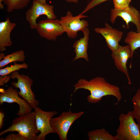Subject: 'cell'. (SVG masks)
<instances>
[{
    "mask_svg": "<svg viewBox=\"0 0 140 140\" xmlns=\"http://www.w3.org/2000/svg\"><path fill=\"white\" fill-rule=\"evenodd\" d=\"M133 54L128 45H120L116 50L112 51L111 56L117 69L124 74L128 81L129 84H131L129 78L127 63L128 59L132 57Z\"/></svg>",
    "mask_w": 140,
    "mask_h": 140,
    "instance_id": "7c38bea8",
    "label": "cell"
},
{
    "mask_svg": "<svg viewBox=\"0 0 140 140\" xmlns=\"http://www.w3.org/2000/svg\"><path fill=\"white\" fill-rule=\"evenodd\" d=\"M3 2V0H0V8L1 9H3L4 8V5L2 4V2Z\"/></svg>",
    "mask_w": 140,
    "mask_h": 140,
    "instance_id": "f1b7e54d",
    "label": "cell"
},
{
    "mask_svg": "<svg viewBox=\"0 0 140 140\" xmlns=\"http://www.w3.org/2000/svg\"><path fill=\"white\" fill-rule=\"evenodd\" d=\"M108 0H91L88 3L86 7L81 13L83 14L95 6Z\"/></svg>",
    "mask_w": 140,
    "mask_h": 140,
    "instance_id": "603a6c76",
    "label": "cell"
},
{
    "mask_svg": "<svg viewBox=\"0 0 140 140\" xmlns=\"http://www.w3.org/2000/svg\"><path fill=\"white\" fill-rule=\"evenodd\" d=\"M16 26L15 23L11 22L8 17L6 20L0 22V51L6 50V47L12 46V41L10 34Z\"/></svg>",
    "mask_w": 140,
    "mask_h": 140,
    "instance_id": "5bb4252c",
    "label": "cell"
},
{
    "mask_svg": "<svg viewBox=\"0 0 140 140\" xmlns=\"http://www.w3.org/2000/svg\"><path fill=\"white\" fill-rule=\"evenodd\" d=\"M0 55V60H1L3 59L5 56L4 54L3 53H1Z\"/></svg>",
    "mask_w": 140,
    "mask_h": 140,
    "instance_id": "f546056e",
    "label": "cell"
},
{
    "mask_svg": "<svg viewBox=\"0 0 140 140\" xmlns=\"http://www.w3.org/2000/svg\"><path fill=\"white\" fill-rule=\"evenodd\" d=\"M18 92L16 89L10 87L1 93L0 105H2L4 102L17 103L19 107L17 114L19 116L31 112L33 108L25 100L19 97Z\"/></svg>",
    "mask_w": 140,
    "mask_h": 140,
    "instance_id": "8fae6325",
    "label": "cell"
},
{
    "mask_svg": "<svg viewBox=\"0 0 140 140\" xmlns=\"http://www.w3.org/2000/svg\"><path fill=\"white\" fill-rule=\"evenodd\" d=\"M34 109L36 126L38 130L40 132L37 140H45L46 136L48 134L56 133L51 125L50 121L52 117L58 113L55 111H44L38 106Z\"/></svg>",
    "mask_w": 140,
    "mask_h": 140,
    "instance_id": "ba28073f",
    "label": "cell"
},
{
    "mask_svg": "<svg viewBox=\"0 0 140 140\" xmlns=\"http://www.w3.org/2000/svg\"><path fill=\"white\" fill-rule=\"evenodd\" d=\"M42 15H45L48 19H55L56 18L53 6L47 4H43L33 0L32 5L25 13L26 19L31 29H36L38 25L37 19Z\"/></svg>",
    "mask_w": 140,
    "mask_h": 140,
    "instance_id": "52a82bcc",
    "label": "cell"
},
{
    "mask_svg": "<svg viewBox=\"0 0 140 140\" xmlns=\"http://www.w3.org/2000/svg\"><path fill=\"white\" fill-rule=\"evenodd\" d=\"M11 79L10 76L8 75L5 76H0V85L3 86L9 82Z\"/></svg>",
    "mask_w": 140,
    "mask_h": 140,
    "instance_id": "d4e9b609",
    "label": "cell"
},
{
    "mask_svg": "<svg viewBox=\"0 0 140 140\" xmlns=\"http://www.w3.org/2000/svg\"><path fill=\"white\" fill-rule=\"evenodd\" d=\"M15 131L23 136L26 140H37V134L40 131L37 129L34 112L15 118L10 127L0 132V136L8 132Z\"/></svg>",
    "mask_w": 140,
    "mask_h": 140,
    "instance_id": "7a4b0ae2",
    "label": "cell"
},
{
    "mask_svg": "<svg viewBox=\"0 0 140 140\" xmlns=\"http://www.w3.org/2000/svg\"><path fill=\"white\" fill-rule=\"evenodd\" d=\"M74 87V93L81 89L89 90L90 94L87 96V100L92 103L99 102L103 96L108 95L114 96L118 102H120L122 98L120 88L107 82L102 77H97L89 81L80 79Z\"/></svg>",
    "mask_w": 140,
    "mask_h": 140,
    "instance_id": "6da1fadb",
    "label": "cell"
},
{
    "mask_svg": "<svg viewBox=\"0 0 140 140\" xmlns=\"http://www.w3.org/2000/svg\"><path fill=\"white\" fill-rule=\"evenodd\" d=\"M84 113L83 111L73 113L70 110L68 112H63L59 116L51 119V125L61 140L68 139L67 135L71 126Z\"/></svg>",
    "mask_w": 140,
    "mask_h": 140,
    "instance_id": "5b68a950",
    "label": "cell"
},
{
    "mask_svg": "<svg viewBox=\"0 0 140 140\" xmlns=\"http://www.w3.org/2000/svg\"><path fill=\"white\" fill-rule=\"evenodd\" d=\"M114 9L118 10L128 8L131 0H113Z\"/></svg>",
    "mask_w": 140,
    "mask_h": 140,
    "instance_id": "7402d4cb",
    "label": "cell"
},
{
    "mask_svg": "<svg viewBox=\"0 0 140 140\" xmlns=\"http://www.w3.org/2000/svg\"><path fill=\"white\" fill-rule=\"evenodd\" d=\"M4 117V114L2 112H0V129L2 128L3 125V119Z\"/></svg>",
    "mask_w": 140,
    "mask_h": 140,
    "instance_id": "484cf974",
    "label": "cell"
},
{
    "mask_svg": "<svg viewBox=\"0 0 140 140\" xmlns=\"http://www.w3.org/2000/svg\"><path fill=\"white\" fill-rule=\"evenodd\" d=\"M4 140H26V138L22 135L18 134H11L7 136Z\"/></svg>",
    "mask_w": 140,
    "mask_h": 140,
    "instance_id": "cb8c5ba5",
    "label": "cell"
},
{
    "mask_svg": "<svg viewBox=\"0 0 140 140\" xmlns=\"http://www.w3.org/2000/svg\"><path fill=\"white\" fill-rule=\"evenodd\" d=\"M30 0H3L6 6L8 12H12L15 10L22 9L26 7Z\"/></svg>",
    "mask_w": 140,
    "mask_h": 140,
    "instance_id": "d6986e66",
    "label": "cell"
},
{
    "mask_svg": "<svg viewBox=\"0 0 140 140\" xmlns=\"http://www.w3.org/2000/svg\"><path fill=\"white\" fill-rule=\"evenodd\" d=\"M66 2L68 3H77L79 0H65Z\"/></svg>",
    "mask_w": 140,
    "mask_h": 140,
    "instance_id": "83f0119b",
    "label": "cell"
},
{
    "mask_svg": "<svg viewBox=\"0 0 140 140\" xmlns=\"http://www.w3.org/2000/svg\"><path fill=\"white\" fill-rule=\"evenodd\" d=\"M10 76L11 79H17V82H12V86L13 87L18 88L19 95L25 100L32 108H34L39 104V102L35 99V95L31 89L33 81L29 76L20 74L17 71L12 73Z\"/></svg>",
    "mask_w": 140,
    "mask_h": 140,
    "instance_id": "277c9868",
    "label": "cell"
},
{
    "mask_svg": "<svg viewBox=\"0 0 140 140\" xmlns=\"http://www.w3.org/2000/svg\"><path fill=\"white\" fill-rule=\"evenodd\" d=\"M96 33L101 34L104 38L107 46L111 51L117 50L120 46L119 42L122 39L123 33L112 27L106 23L104 27H97L94 29Z\"/></svg>",
    "mask_w": 140,
    "mask_h": 140,
    "instance_id": "4fadbf2b",
    "label": "cell"
},
{
    "mask_svg": "<svg viewBox=\"0 0 140 140\" xmlns=\"http://www.w3.org/2000/svg\"><path fill=\"white\" fill-rule=\"evenodd\" d=\"M88 136L89 140H118L116 136H113L104 128L89 131Z\"/></svg>",
    "mask_w": 140,
    "mask_h": 140,
    "instance_id": "2e32d148",
    "label": "cell"
},
{
    "mask_svg": "<svg viewBox=\"0 0 140 140\" xmlns=\"http://www.w3.org/2000/svg\"><path fill=\"white\" fill-rule=\"evenodd\" d=\"M25 58L24 51L22 50L5 56L0 61V68H2L9 63L16 61L23 62Z\"/></svg>",
    "mask_w": 140,
    "mask_h": 140,
    "instance_id": "e0dca14e",
    "label": "cell"
},
{
    "mask_svg": "<svg viewBox=\"0 0 140 140\" xmlns=\"http://www.w3.org/2000/svg\"><path fill=\"white\" fill-rule=\"evenodd\" d=\"M28 67V65L25 63L19 64L16 62H15L14 64L12 65L0 68V75L3 76L8 75L13 72L19 71L21 69H26Z\"/></svg>",
    "mask_w": 140,
    "mask_h": 140,
    "instance_id": "44dd1931",
    "label": "cell"
},
{
    "mask_svg": "<svg viewBox=\"0 0 140 140\" xmlns=\"http://www.w3.org/2000/svg\"><path fill=\"white\" fill-rule=\"evenodd\" d=\"M39 3L43 4H46V0H35Z\"/></svg>",
    "mask_w": 140,
    "mask_h": 140,
    "instance_id": "4316f807",
    "label": "cell"
},
{
    "mask_svg": "<svg viewBox=\"0 0 140 140\" xmlns=\"http://www.w3.org/2000/svg\"><path fill=\"white\" fill-rule=\"evenodd\" d=\"M133 110L132 111L134 119L137 122L140 131V89L137 91L132 99Z\"/></svg>",
    "mask_w": 140,
    "mask_h": 140,
    "instance_id": "ffe728a7",
    "label": "cell"
},
{
    "mask_svg": "<svg viewBox=\"0 0 140 140\" xmlns=\"http://www.w3.org/2000/svg\"><path fill=\"white\" fill-rule=\"evenodd\" d=\"M82 32L83 34V37L75 41L73 45L75 55L73 61L80 58H83L87 61H89L87 51L88 46L90 31L88 27H87Z\"/></svg>",
    "mask_w": 140,
    "mask_h": 140,
    "instance_id": "9a60e30c",
    "label": "cell"
},
{
    "mask_svg": "<svg viewBox=\"0 0 140 140\" xmlns=\"http://www.w3.org/2000/svg\"><path fill=\"white\" fill-rule=\"evenodd\" d=\"M36 29L40 37L53 41L64 32L60 20L56 19L41 20Z\"/></svg>",
    "mask_w": 140,
    "mask_h": 140,
    "instance_id": "9c48e42d",
    "label": "cell"
},
{
    "mask_svg": "<svg viewBox=\"0 0 140 140\" xmlns=\"http://www.w3.org/2000/svg\"><path fill=\"white\" fill-rule=\"evenodd\" d=\"M88 17L81 13L73 16L71 12L68 11L65 16L61 17L60 22L64 32L66 33L69 38L74 39L77 36L79 31H82L88 27V22L81 19Z\"/></svg>",
    "mask_w": 140,
    "mask_h": 140,
    "instance_id": "8992f818",
    "label": "cell"
},
{
    "mask_svg": "<svg viewBox=\"0 0 140 140\" xmlns=\"http://www.w3.org/2000/svg\"><path fill=\"white\" fill-rule=\"evenodd\" d=\"M110 20L113 24L117 17H120L125 22L127 28L130 22L133 23L136 27L137 32L140 31V13L135 8L129 5L127 8L118 10L114 8L111 9Z\"/></svg>",
    "mask_w": 140,
    "mask_h": 140,
    "instance_id": "30bf717a",
    "label": "cell"
},
{
    "mask_svg": "<svg viewBox=\"0 0 140 140\" xmlns=\"http://www.w3.org/2000/svg\"><path fill=\"white\" fill-rule=\"evenodd\" d=\"M118 119L120 124L116 135L118 140H140V130L132 111L121 114Z\"/></svg>",
    "mask_w": 140,
    "mask_h": 140,
    "instance_id": "3957f363",
    "label": "cell"
},
{
    "mask_svg": "<svg viewBox=\"0 0 140 140\" xmlns=\"http://www.w3.org/2000/svg\"><path fill=\"white\" fill-rule=\"evenodd\" d=\"M124 41L129 46L132 54L140 47V31H130L127 34Z\"/></svg>",
    "mask_w": 140,
    "mask_h": 140,
    "instance_id": "ac0fdd59",
    "label": "cell"
}]
</instances>
